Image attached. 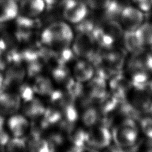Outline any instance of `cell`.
Here are the masks:
<instances>
[{
	"instance_id": "1",
	"label": "cell",
	"mask_w": 152,
	"mask_h": 152,
	"mask_svg": "<svg viewBox=\"0 0 152 152\" xmlns=\"http://www.w3.org/2000/svg\"><path fill=\"white\" fill-rule=\"evenodd\" d=\"M126 70L132 84L148 83L152 77V51L143 48L132 53L127 64Z\"/></svg>"
},
{
	"instance_id": "2",
	"label": "cell",
	"mask_w": 152,
	"mask_h": 152,
	"mask_svg": "<svg viewBox=\"0 0 152 152\" xmlns=\"http://www.w3.org/2000/svg\"><path fill=\"white\" fill-rule=\"evenodd\" d=\"M112 140L120 149L134 147L137 142L139 136V126L134 119L125 118L112 131Z\"/></svg>"
},
{
	"instance_id": "3",
	"label": "cell",
	"mask_w": 152,
	"mask_h": 152,
	"mask_svg": "<svg viewBox=\"0 0 152 152\" xmlns=\"http://www.w3.org/2000/svg\"><path fill=\"white\" fill-rule=\"evenodd\" d=\"M73 39L70 27L64 22L58 21L50 24L42 33L41 42L49 46H56L59 48L68 47Z\"/></svg>"
},
{
	"instance_id": "4",
	"label": "cell",
	"mask_w": 152,
	"mask_h": 152,
	"mask_svg": "<svg viewBox=\"0 0 152 152\" xmlns=\"http://www.w3.org/2000/svg\"><path fill=\"white\" fill-rule=\"evenodd\" d=\"M128 102L138 113L144 112L152 102V90L148 82L141 84H133L128 97Z\"/></svg>"
},
{
	"instance_id": "5",
	"label": "cell",
	"mask_w": 152,
	"mask_h": 152,
	"mask_svg": "<svg viewBox=\"0 0 152 152\" xmlns=\"http://www.w3.org/2000/svg\"><path fill=\"white\" fill-rule=\"evenodd\" d=\"M112 140V132L107 127L103 125L94 126L86 132V142L90 147L95 148L107 147Z\"/></svg>"
},
{
	"instance_id": "6",
	"label": "cell",
	"mask_w": 152,
	"mask_h": 152,
	"mask_svg": "<svg viewBox=\"0 0 152 152\" xmlns=\"http://www.w3.org/2000/svg\"><path fill=\"white\" fill-rule=\"evenodd\" d=\"M95 41L91 33H78L73 43V52L77 56L90 60L97 52Z\"/></svg>"
},
{
	"instance_id": "7",
	"label": "cell",
	"mask_w": 152,
	"mask_h": 152,
	"mask_svg": "<svg viewBox=\"0 0 152 152\" xmlns=\"http://www.w3.org/2000/svg\"><path fill=\"white\" fill-rule=\"evenodd\" d=\"M132 86L129 77L124 75L122 72L112 76L109 83L111 93L120 101L127 99Z\"/></svg>"
},
{
	"instance_id": "8",
	"label": "cell",
	"mask_w": 152,
	"mask_h": 152,
	"mask_svg": "<svg viewBox=\"0 0 152 152\" xmlns=\"http://www.w3.org/2000/svg\"><path fill=\"white\" fill-rule=\"evenodd\" d=\"M87 14L86 5L78 0H66L63 8L64 18L72 23L81 22Z\"/></svg>"
},
{
	"instance_id": "9",
	"label": "cell",
	"mask_w": 152,
	"mask_h": 152,
	"mask_svg": "<svg viewBox=\"0 0 152 152\" xmlns=\"http://www.w3.org/2000/svg\"><path fill=\"white\" fill-rule=\"evenodd\" d=\"M119 17L122 25L128 30L137 29L142 24L144 18L141 10L130 6L122 9Z\"/></svg>"
},
{
	"instance_id": "10",
	"label": "cell",
	"mask_w": 152,
	"mask_h": 152,
	"mask_svg": "<svg viewBox=\"0 0 152 152\" xmlns=\"http://www.w3.org/2000/svg\"><path fill=\"white\" fill-rule=\"evenodd\" d=\"M20 97L18 94L2 91L0 93V113L10 115L15 113L20 108Z\"/></svg>"
},
{
	"instance_id": "11",
	"label": "cell",
	"mask_w": 152,
	"mask_h": 152,
	"mask_svg": "<svg viewBox=\"0 0 152 152\" xmlns=\"http://www.w3.org/2000/svg\"><path fill=\"white\" fill-rule=\"evenodd\" d=\"M7 69L4 78L3 91L7 87L21 84L26 75L25 69L20 63H13Z\"/></svg>"
},
{
	"instance_id": "12",
	"label": "cell",
	"mask_w": 152,
	"mask_h": 152,
	"mask_svg": "<svg viewBox=\"0 0 152 152\" xmlns=\"http://www.w3.org/2000/svg\"><path fill=\"white\" fill-rule=\"evenodd\" d=\"M106 80L96 76L90 80L87 86L86 96L93 102L101 99L106 93Z\"/></svg>"
},
{
	"instance_id": "13",
	"label": "cell",
	"mask_w": 152,
	"mask_h": 152,
	"mask_svg": "<svg viewBox=\"0 0 152 152\" xmlns=\"http://www.w3.org/2000/svg\"><path fill=\"white\" fill-rule=\"evenodd\" d=\"M122 39L125 49L131 53L138 52L145 48L136 30H126L124 33Z\"/></svg>"
},
{
	"instance_id": "14",
	"label": "cell",
	"mask_w": 152,
	"mask_h": 152,
	"mask_svg": "<svg viewBox=\"0 0 152 152\" xmlns=\"http://www.w3.org/2000/svg\"><path fill=\"white\" fill-rule=\"evenodd\" d=\"M45 5L43 0H22L20 9L25 16L31 18L42 13Z\"/></svg>"
},
{
	"instance_id": "15",
	"label": "cell",
	"mask_w": 152,
	"mask_h": 152,
	"mask_svg": "<svg viewBox=\"0 0 152 152\" xmlns=\"http://www.w3.org/2000/svg\"><path fill=\"white\" fill-rule=\"evenodd\" d=\"M30 151L39 152H48L53 151L55 147L48 141L41 137V135L30 134V137L27 144Z\"/></svg>"
},
{
	"instance_id": "16",
	"label": "cell",
	"mask_w": 152,
	"mask_h": 152,
	"mask_svg": "<svg viewBox=\"0 0 152 152\" xmlns=\"http://www.w3.org/2000/svg\"><path fill=\"white\" fill-rule=\"evenodd\" d=\"M18 12V7L15 0H0V23L15 18Z\"/></svg>"
},
{
	"instance_id": "17",
	"label": "cell",
	"mask_w": 152,
	"mask_h": 152,
	"mask_svg": "<svg viewBox=\"0 0 152 152\" xmlns=\"http://www.w3.org/2000/svg\"><path fill=\"white\" fill-rule=\"evenodd\" d=\"M94 72L93 65L90 62L80 61L77 62L74 68V75L76 80L84 82L91 78Z\"/></svg>"
},
{
	"instance_id": "18",
	"label": "cell",
	"mask_w": 152,
	"mask_h": 152,
	"mask_svg": "<svg viewBox=\"0 0 152 152\" xmlns=\"http://www.w3.org/2000/svg\"><path fill=\"white\" fill-rule=\"evenodd\" d=\"M8 125L15 137H22L28 128V122L23 116L15 115L9 119Z\"/></svg>"
},
{
	"instance_id": "19",
	"label": "cell",
	"mask_w": 152,
	"mask_h": 152,
	"mask_svg": "<svg viewBox=\"0 0 152 152\" xmlns=\"http://www.w3.org/2000/svg\"><path fill=\"white\" fill-rule=\"evenodd\" d=\"M23 110L25 115L34 119L43 115L45 107L39 99L33 98L30 100L24 102Z\"/></svg>"
},
{
	"instance_id": "20",
	"label": "cell",
	"mask_w": 152,
	"mask_h": 152,
	"mask_svg": "<svg viewBox=\"0 0 152 152\" xmlns=\"http://www.w3.org/2000/svg\"><path fill=\"white\" fill-rule=\"evenodd\" d=\"M99 102L101 114L109 115L118 108L121 101L110 93H106Z\"/></svg>"
},
{
	"instance_id": "21",
	"label": "cell",
	"mask_w": 152,
	"mask_h": 152,
	"mask_svg": "<svg viewBox=\"0 0 152 152\" xmlns=\"http://www.w3.org/2000/svg\"><path fill=\"white\" fill-rule=\"evenodd\" d=\"M91 35L95 42L103 48H111L116 42V41L101 27H95L91 32Z\"/></svg>"
},
{
	"instance_id": "22",
	"label": "cell",
	"mask_w": 152,
	"mask_h": 152,
	"mask_svg": "<svg viewBox=\"0 0 152 152\" xmlns=\"http://www.w3.org/2000/svg\"><path fill=\"white\" fill-rule=\"evenodd\" d=\"M33 89L34 92L42 96H49L53 90L50 80L47 77L40 75L36 77Z\"/></svg>"
},
{
	"instance_id": "23",
	"label": "cell",
	"mask_w": 152,
	"mask_h": 152,
	"mask_svg": "<svg viewBox=\"0 0 152 152\" xmlns=\"http://www.w3.org/2000/svg\"><path fill=\"white\" fill-rule=\"evenodd\" d=\"M101 27L116 42L123 37L124 31L122 26L115 20H108Z\"/></svg>"
},
{
	"instance_id": "24",
	"label": "cell",
	"mask_w": 152,
	"mask_h": 152,
	"mask_svg": "<svg viewBox=\"0 0 152 152\" xmlns=\"http://www.w3.org/2000/svg\"><path fill=\"white\" fill-rule=\"evenodd\" d=\"M136 31L145 46H152V23L147 22L142 24L136 29Z\"/></svg>"
},
{
	"instance_id": "25",
	"label": "cell",
	"mask_w": 152,
	"mask_h": 152,
	"mask_svg": "<svg viewBox=\"0 0 152 152\" xmlns=\"http://www.w3.org/2000/svg\"><path fill=\"white\" fill-rule=\"evenodd\" d=\"M65 87L66 93L74 100L82 96L84 93L83 86L81 82L71 78L65 83Z\"/></svg>"
},
{
	"instance_id": "26",
	"label": "cell",
	"mask_w": 152,
	"mask_h": 152,
	"mask_svg": "<svg viewBox=\"0 0 152 152\" xmlns=\"http://www.w3.org/2000/svg\"><path fill=\"white\" fill-rule=\"evenodd\" d=\"M43 118L48 126L59 123L62 119L61 110L56 107H48L45 109V112L42 115Z\"/></svg>"
},
{
	"instance_id": "27",
	"label": "cell",
	"mask_w": 152,
	"mask_h": 152,
	"mask_svg": "<svg viewBox=\"0 0 152 152\" xmlns=\"http://www.w3.org/2000/svg\"><path fill=\"white\" fill-rule=\"evenodd\" d=\"M53 78L58 83H66L70 78L69 71L65 65L57 64L53 66L52 71Z\"/></svg>"
},
{
	"instance_id": "28",
	"label": "cell",
	"mask_w": 152,
	"mask_h": 152,
	"mask_svg": "<svg viewBox=\"0 0 152 152\" xmlns=\"http://www.w3.org/2000/svg\"><path fill=\"white\" fill-rule=\"evenodd\" d=\"M99 116L97 110L95 108L88 106L82 115V121L86 126H91L97 122Z\"/></svg>"
},
{
	"instance_id": "29",
	"label": "cell",
	"mask_w": 152,
	"mask_h": 152,
	"mask_svg": "<svg viewBox=\"0 0 152 152\" xmlns=\"http://www.w3.org/2000/svg\"><path fill=\"white\" fill-rule=\"evenodd\" d=\"M7 145V150L10 151H23L27 148L26 141L21 137H15L9 140Z\"/></svg>"
},
{
	"instance_id": "30",
	"label": "cell",
	"mask_w": 152,
	"mask_h": 152,
	"mask_svg": "<svg viewBox=\"0 0 152 152\" xmlns=\"http://www.w3.org/2000/svg\"><path fill=\"white\" fill-rule=\"evenodd\" d=\"M139 128L148 139L152 140V116L145 115L141 118L139 122Z\"/></svg>"
},
{
	"instance_id": "31",
	"label": "cell",
	"mask_w": 152,
	"mask_h": 152,
	"mask_svg": "<svg viewBox=\"0 0 152 152\" xmlns=\"http://www.w3.org/2000/svg\"><path fill=\"white\" fill-rule=\"evenodd\" d=\"M18 91L20 98L23 99L24 102L30 100L34 98V91L33 87L27 84H20Z\"/></svg>"
},
{
	"instance_id": "32",
	"label": "cell",
	"mask_w": 152,
	"mask_h": 152,
	"mask_svg": "<svg viewBox=\"0 0 152 152\" xmlns=\"http://www.w3.org/2000/svg\"><path fill=\"white\" fill-rule=\"evenodd\" d=\"M112 0H87L88 5L96 10H105Z\"/></svg>"
},
{
	"instance_id": "33",
	"label": "cell",
	"mask_w": 152,
	"mask_h": 152,
	"mask_svg": "<svg viewBox=\"0 0 152 152\" xmlns=\"http://www.w3.org/2000/svg\"><path fill=\"white\" fill-rule=\"evenodd\" d=\"M48 141L55 147L56 145H61L64 141V138L59 132H53L49 135Z\"/></svg>"
},
{
	"instance_id": "34",
	"label": "cell",
	"mask_w": 152,
	"mask_h": 152,
	"mask_svg": "<svg viewBox=\"0 0 152 152\" xmlns=\"http://www.w3.org/2000/svg\"><path fill=\"white\" fill-rule=\"evenodd\" d=\"M136 4L142 11L148 12L152 9V0H138Z\"/></svg>"
},
{
	"instance_id": "35",
	"label": "cell",
	"mask_w": 152,
	"mask_h": 152,
	"mask_svg": "<svg viewBox=\"0 0 152 152\" xmlns=\"http://www.w3.org/2000/svg\"><path fill=\"white\" fill-rule=\"evenodd\" d=\"M10 138L9 135L7 132L4 129L3 127L0 128V145L2 146L6 145L8 142Z\"/></svg>"
},
{
	"instance_id": "36",
	"label": "cell",
	"mask_w": 152,
	"mask_h": 152,
	"mask_svg": "<svg viewBox=\"0 0 152 152\" xmlns=\"http://www.w3.org/2000/svg\"><path fill=\"white\" fill-rule=\"evenodd\" d=\"M45 5H47L48 7H52L54 6L59 0H43Z\"/></svg>"
},
{
	"instance_id": "37",
	"label": "cell",
	"mask_w": 152,
	"mask_h": 152,
	"mask_svg": "<svg viewBox=\"0 0 152 152\" xmlns=\"http://www.w3.org/2000/svg\"><path fill=\"white\" fill-rule=\"evenodd\" d=\"M3 86H4V78L0 72V93H2L3 91Z\"/></svg>"
},
{
	"instance_id": "38",
	"label": "cell",
	"mask_w": 152,
	"mask_h": 152,
	"mask_svg": "<svg viewBox=\"0 0 152 152\" xmlns=\"http://www.w3.org/2000/svg\"><path fill=\"white\" fill-rule=\"evenodd\" d=\"M148 84H149V86H150V87L151 88V90H152V77L151 78V79L148 81Z\"/></svg>"
}]
</instances>
